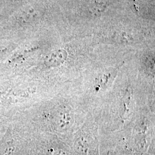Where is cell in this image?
Returning <instances> with one entry per match:
<instances>
[{"label": "cell", "instance_id": "cell-2", "mask_svg": "<svg viewBox=\"0 0 155 155\" xmlns=\"http://www.w3.org/2000/svg\"><path fill=\"white\" fill-rule=\"evenodd\" d=\"M98 8H103V5L100 4H94V6H93L92 9L94 13H99V12H102L104 11V10L100 9Z\"/></svg>", "mask_w": 155, "mask_h": 155}, {"label": "cell", "instance_id": "cell-1", "mask_svg": "<svg viewBox=\"0 0 155 155\" xmlns=\"http://www.w3.org/2000/svg\"><path fill=\"white\" fill-rule=\"evenodd\" d=\"M66 58V52L64 50H59L52 53L48 61L51 65L57 66L62 63Z\"/></svg>", "mask_w": 155, "mask_h": 155}]
</instances>
